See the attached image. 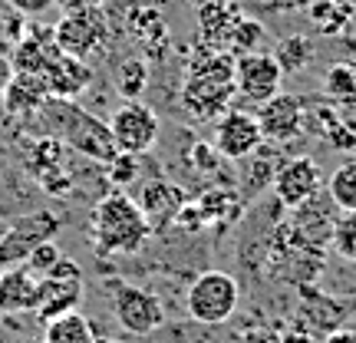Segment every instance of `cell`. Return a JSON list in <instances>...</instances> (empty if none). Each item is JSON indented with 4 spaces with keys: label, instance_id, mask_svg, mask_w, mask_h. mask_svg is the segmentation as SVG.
Returning a JSON list of instances; mask_svg holds the SVG:
<instances>
[{
    "label": "cell",
    "instance_id": "obj_1",
    "mask_svg": "<svg viewBox=\"0 0 356 343\" xmlns=\"http://www.w3.org/2000/svg\"><path fill=\"white\" fill-rule=\"evenodd\" d=\"M234 96V56L228 50L198 47L195 60L188 63V77L181 83L185 113L198 122H211L225 109H231Z\"/></svg>",
    "mask_w": 356,
    "mask_h": 343
},
{
    "label": "cell",
    "instance_id": "obj_2",
    "mask_svg": "<svg viewBox=\"0 0 356 343\" xmlns=\"http://www.w3.org/2000/svg\"><path fill=\"white\" fill-rule=\"evenodd\" d=\"M89 234L99 257H126L139 255L152 238V228L136 198H129L126 191H109L89 215Z\"/></svg>",
    "mask_w": 356,
    "mask_h": 343
},
{
    "label": "cell",
    "instance_id": "obj_3",
    "mask_svg": "<svg viewBox=\"0 0 356 343\" xmlns=\"http://www.w3.org/2000/svg\"><path fill=\"white\" fill-rule=\"evenodd\" d=\"M40 126L43 136L56 139L63 149H73L83 159L92 162H113L115 145L109 139V126L99 122L92 113H86L83 106H76V99H56L47 96V102L40 106Z\"/></svg>",
    "mask_w": 356,
    "mask_h": 343
},
{
    "label": "cell",
    "instance_id": "obj_4",
    "mask_svg": "<svg viewBox=\"0 0 356 343\" xmlns=\"http://www.w3.org/2000/svg\"><path fill=\"white\" fill-rule=\"evenodd\" d=\"M241 304V284L225 274V271H204L188 284L185 291V310L188 320L202 324V327H218L228 324L238 314Z\"/></svg>",
    "mask_w": 356,
    "mask_h": 343
},
{
    "label": "cell",
    "instance_id": "obj_5",
    "mask_svg": "<svg viewBox=\"0 0 356 343\" xmlns=\"http://www.w3.org/2000/svg\"><path fill=\"white\" fill-rule=\"evenodd\" d=\"M109 304H113L119 327L132 337H152L168 320L162 297L149 287H142V284H126V280L109 284Z\"/></svg>",
    "mask_w": 356,
    "mask_h": 343
},
{
    "label": "cell",
    "instance_id": "obj_6",
    "mask_svg": "<svg viewBox=\"0 0 356 343\" xmlns=\"http://www.w3.org/2000/svg\"><path fill=\"white\" fill-rule=\"evenodd\" d=\"M106 126H109V139H113L115 152H126V155L152 152L155 142L162 139L159 115H155L152 106H145L142 99H126Z\"/></svg>",
    "mask_w": 356,
    "mask_h": 343
},
{
    "label": "cell",
    "instance_id": "obj_7",
    "mask_svg": "<svg viewBox=\"0 0 356 343\" xmlns=\"http://www.w3.org/2000/svg\"><path fill=\"white\" fill-rule=\"evenodd\" d=\"M53 43L70 56L89 60L109 47V17L102 7L96 10H79V13H63L53 24Z\"/></svg>",
    "mask_w": 356,
    "mask_h": 343
},
{
    "label": "cell",
    "instance_id": "obj_8",
    "mask_svg": "<svg viewBox=\"0 0 356 343\" xmlns=\"http://www.w3.org/2000/svg\"><path fill=\"white\" fill-rule=\"evenodd\" d=\"M79 301H83V267L70 257H60L56 264L40 278V291H37V310L33 317L40 324L60 317V314H70V310H79Z\"/></svg>",
    "mask_w": 356,
    "mask_h": 343
},
{
    "label": "cell",
    "instance_id": "obj_9",
    "mask_svg": "<svg viewBox=\"0 0 356 343\" xmlns=\"http://www.w3.org/2000/svg\"><path fill=\"white\" fill-rule=\"evenodd\" d=\"M60 231V218L53 212H24L20 218H13L10 228L0 234V267L24 264L26 255L43 241H53Z\"/></svg>",
    "mask_w": 356,
    "mask_h": 343
},
{
    "label": "cell",
    "instance_id": "obj_10",
    "mask_svg": "<svg viewBox=\"0 0 356 343\" xmlns=\"http://www.w3.org/2000/svg\"><path fill=\"white\" fill-rule=\"evenodd\" d=\"M280 86H284V73H280L274 53L257 50V53L234 56V93L241 99L261 106L270 96H277Z\"/></svg>",
    "mask_w": 356,
    "mask_h": 343
},
{
    "label": "cell",
    "instance_id": "obj_11",
    "mask_svg": "<svg viewBox=\"0 0 356 343\" xmlns=\"http://www.w3.org/2000/svg\"><path fill=\"white\" fill-rule=\"evenodd\" d=\"M264 142L261 126H257L254 113H244V109H225L215 122V136L211 145L225 162H241L244 155H251Z\"/></svg>",
    "mask_w": 356,
    "mask_h": 343
},
{
    "label": "cell",
    "instance_id": "obj_12",
    "mask_svg": "<svg viewBox=\"0 0 356 343\" xmlns=\"http://www.w3.org/2000/svg\"><path fill=\"white\" fill-rule=\"evenodd\" d=\"M257 126H261V136L264 142H274V145H287L297 136H304L307 119H304V99L300 96H287V93H277L267 102L257 106Z\"/></svg>",
    "mask_w": 356,
    "mask_h": 343
},
{
    "label": "cell",
    "instance_id": "obj_13",
    "mask_svg": "<svg viewBox=\"0 0 356 343\" xmlns=\"http://www.w3.org/2000/svg\"><path fill=\"white\" fill-rule=\"evenodd\" d=\"M320 185H323V175H320V166L310 155H291V159H284L274 182H270L280 208H300L307 198L317 195Z\"/></svg>",
    "mask_w": 356,
    "mask_h": 343
},
{
    "label": "cell",
    "instance_id": "obj_14",
    "mask_svg": "<svg viewBox=\"0 0 356 343\" xmlns=\"http://www.w3.org/2000/svg\"><path fill=\"white\" fill-rule=\"evenodd\" d=\"M40 278L24 264L0 267V317H30L37 310Z\"/></svg>",
    "mask_w": 356,
    "mask_h": 343
},
{
    "label": "cell",
    "instance_id": "obj_15",
    "mask_svg": "<svg viewBox=\"0 0 356 343\" xmlns=\"http://www.w3.org/2000/svg\"><path fill=\"white\" fill-rule=\"evenodd\" d=\"M185 202H188L185 189H181L178 182H172V178H152V182H145L139 191V208L152 231L168 228Z\"/></svg>",
    "mask_w": 356,
    "mask_h": 343
},
{
    "label": "cell",
    "instance_id": "obj_16",
    "mask_svg": "<svg viewBox=\"0 0 356 343\" xmlns=\"http://www.w3.org/2000/svg\"><path fill=\"white\" fill-rule=\"evenodd\" d=\"M40 77L47 83L50 96H56V99H76L79 93H86V86L92 83V70H89L86 60L56 50L50 56V63L43 66Z\"/></svg>",
    "mask_w": 356,
    "mask_h": 343
},
{
    "label": "cell",
    "instance_id": "obj_17",
    "mask_svg": "<svg viewBox=\"0 0 356 343\" xmlns=\"http://www.w3.org/2000/svg\"><path fill=\"white\" fill-rule=\"evenodd\" d=\"M244 17V7L238 0H198V47L225 50L234 24Z\"/></svg>",
    "mask_w": 356,
    "mask_h": 343
},
{
    "label": "cell",
    "instance_id": "obj_18",
    "mask_svg": "<svg viewBox=\"0 0 356 343\" xmlns=\"http://www.w3.org/2000/svg\"><path fill=\"white\" fill-rule=\"evenodd\" d=\"M280 149L274 145V142H261L254 152L251 155H244L241 162V175H238V195H241V202L248 205L251 198H257L261 191L270 189V182H274V175H277V168H280Z\"/></svg>",
    "mask_w": 356,
    "mask_h": 343
},
{
    "label": "cell",
    "instance_id": "obj_19",
    "mask_svg": "<svg viewBox=\"0 0 356 343\" xmlns=\"http://www.w3.org/2000/svg\"><path fill=\"white\" fill-rule=\"evenodd\" d=\"M56 50H60V47L53 43V26L33 24L24 37L17 40V47H13V53H10L13 73H33V77H40L43 66L50 63V56Z\"/></svg>",
    "mask_w": 356,
    "mask_h": 343
},
{
    "label": "cell",
    "instance_id": "obj_20",
    "mask_svg": "<svg viewBox=\"0 0 356 343\" xmlns=\"http://www.w3.org/2000/svg\"><path fill=\"white\" fill-rule=\"evenodd\" d=\"M47 83L43 77H33V73H13L7 89L0 93L3 99V113L13 115V119H30V115L40 113V106L47 102Z\"/></svg>",
    "mask_w": 356,
    "mask_h": 343
},
{
    "label": "cell",
    "instance_id": "obj_21",
    "mask_svg": "<svg viewBox=\"0 0 356 343\" xmlns=\"http://www.w3.org/2000/svg\"><path fill=\"white\" fill-rule=\"evenodd\" d=\"M129 30L136 33L142 50L149 53V60H162V50H168V26H165V17L155 7L145 3V7L129 13Z\"/></svg>",
    "mask_w": 356,
    "mask_h": 343
},
{
    "label": "cell",
    "instance_id": "obj_22",
    "mask_svg": "<svg viewBox=\"0 0 356 343\" xmlns=\"http://www.w3.org/2000/svg\"><path fill=\"white\" fill-rule=\"evenodd\" d=\"M195 205H198V212H202L204 218V228H211V225H228V221H234V218L244 212V202L241 195H238V189H231V185H208V189L195 198Z\"/></svg>",
    "mask_w": 356,
    "mask_h": 343
},
{
    "label": "cell",
    "instance_id": "obj_23",
    "mask_svg": "<svg viewBox=\"0 0 356 343\" xmlns=\"http://www.w3.org/2000/svg\"><path fill=\"white\" fill-rule=\"evenodd\" d=\"M40 343H96V330L83 310H70L43 324V340Z\"/></svg>",
    "mask_w": 356,
    "mask_h": 343
},
{
    "label": "cell",
    "instance_id": "obj_24",
    "mask_svg": "<svg viewBox=\"0 0 356 343\" xmlns=\"http://www.w3.org/2000/svg\"><path fill=\"white\" fill-rule=\"evenodd\" d=\"M307 20L314 24L317 33H340L343 26H350L353 20V3L350 0H314V3H307Z\"/></svg>",
    "mask_w": 356,
    "mask_h": 343
},
{
    "label": "cell",
    "instance_id": "obj_25",
    "mask_svg": "<svg viewBox=\"0 0 356 343\" xmlns=\"http://www.w3.org/2000/svg\"><path fill=\"white\" fill-rule=\"evenodd\" d=\"M323 96L333 106H356V66L333 63L323 73Z\"/></svg>",
    "mask_w": 356,
    "mask_h": 343
},
{
    "label": "cell",
    "instance_id": "obj_26",
    "mask_svg": "<svg viewBox=\"0 0 356 343\" xmlns=\"http://www.w3.org/2000/svg\"><path fill=\"white\" fill-rule=\"evenodd\" d=\"M149 86V63L142 56H129L115 70V93L126 99H142V93Z\"/></svg>",
    "mask_w": 356,
    "mask_h": 343
},
{
    "label": "cell",
    "instance_id": "obj_27",
    "mask_svg": "<svg viewBox=\"0 0 356 343\" xmlns=\"http://www.w3.org/2000/svg\"><path fill=\"white\" fill-rule=\"evenodd\" d=\"M274 60H277L284 77H293V73H300V70L314 60V43H310L307 37H300V33L284 37L277 43V50H274Z\"/></svg>",
    "mask_w": 356,
    "mask_h": 343
},
{
    "label": "cell",
    "instance_id": "obj_28",
    "mask_svg": "<svg viewBox=\"0 0 356 343\" xmlns=\"http://www.w3.org/2000/svg\"><path fill=\"white\" fill-rule=\"evenodd\" d=\"M327 195L340 212H356V159L333 168V175L327 178Z\"/></svg>",
    "mask_w": 356,
    "mask_h": 343
},
{
    "label": "cell",
    "instance_id": "obj_29",
    "mask_svg": "<svg viewBox=\"0 0 356 343\" xmlns=\"http://www.w3.org/2000/svg\"><path fill=\"white\" fill-rule=\"evenodd\" d=\"M267 30L261 20H254V17H241L238 24H234V30H231L228 37V47L225 50L231 53V56H244V53H257L261 50V43H264Z\"/></svg>",
    "mask_w": 356,
    "mask_h": 343
},
{
    "label": "cell",
    "instance_id": "obj_30",
    "mask_svg": "<svg viewBox=\"0 0 356 343\" xmlns=\"http://www.w3.org/2000/svg\"><path fill=\"white\" fill-rule=\"evenodd\" d=\"M330 244H333V251H337L340 257L356 261V212H343V215L333 221Z\"/></svg>",
    "mask_w": 356,
    "mask_h": 343
},
{
    "label": "cell",
    "instance_id": "obj_31",
    "mask_svg": "<svg viewBox=\"0 0 356 343\" xmlns=\"http://www.w3.org/2000/svg\"><path fill=\"white\" fill-rule=\"evenodd\" d=\"M188 159H191V168H195L198 175H204V178L218 175V166L225 162V159L215 152V145H211V142H191Z\"/></svg>",
    "mask_w": 356,
    "mask_h": 343
},
{
    "label": "cell",
    "instance_id": "obj_32",
    "mask_svg": "<svg viewBox=\"0 0 356 343\" xmlns=\"http://www.w3.org/2000/svg\"><path fill=\"white\" fill-rule=\"evenodd\" d=\"M63 257V251H60V244L56 241H43V244H37L30 255H26V261H24V267H30L37 278H43L47 271H50L56 261Z\"/></svg>",
    "mask_w": 356,
    "mask_h": 343
},
{
    "label": "cell",
    "instance_id": "obj_33",
    "mask_svg": "<svg viewBox=\"0 0 356 343\" xmlns=\"http://www.w3.org/2000/svg\"><path fill=\"white\" fill-rule=\"evenodd\" d=\"M139 159L142 155L115 152L113 162H106L109 166V182L113 185H136V178H139Z\"/></svg>",
    "mask_w": 356,
    "mask_h": 343
},
{
    "label": "cell",
    "instance_id": "obj_34",
    "mask_svg": "<svg viewBox=\"0 0 356 343\" xmlns=\"http://www.w3.org/2000/svg\"><path fill=\"white\" fill-rule=\"evenodd\" d=\"M323 139L330 142L333 149H340V152H350V149H356V129L346 126L343 119H337L327 132H323Z\"/></svg>",
    "mask_w": 356,
    "mask_h": 343
},
{
    "label": "cell",
    "instance_id": "obj_35",
    "mask_svg": "<svg viewBox=\"0 0 356 343\" xmlns=\"http://www.w3.org/2000/svg\"><path fill=\"white\" fill-rule=\"evenodd\" d=\"M172 225H175V228H181V231H204V218H202V212H198V205L185 202Z\"/></svg>",
    "mask_w": 356,
    "mask_h": 343
},
{
    "label": "cell",
    "instance_id": "obj_36",
    "mask_svg": "<svg viewBox=\"0 0 356 343\" xmlns=\"http://www.w3.org/2000/svg\"><path fill=\"white\" fill-rule=\"evenodd\" d=\"M10 10H17L20 17H43L47 10L56 7V0H3Z\"/></svg>",
    "mask_w": 356,
    "mask_h": 343
},
{
    "label": "cell",
    "instance_id": "obj_37",
    "mask_svg": "<svg viewBox=\"0 0 356 343\" xmlns=\"http://www.w3.org/2000/svg\"><path fill=\"white\" fill-rule=\"evenodd\" d=\"M307 3H314V0H248V7H254V10H297Z\"/></svg>",
    "mask_w": 356,
    "mask_h": 343
},
{
    "label": "cell",
    "instance_id": "obj_38",
    "mask_svg": "<svg viewBox=\"0 0 356 343\" xmlns=\"http://www.w3.org/2000/svg\"><path fill=\"white\" fill-rule=\"evenodd\" d=\"M106 0H56L60 13H79V10H96Z\"/></svg>",
    "mask_w": 356,
    "mask_h": 343
},
{
    "label": "cell",
    "instance_id": "obj_39",
    "mask_svg": "<svg viewBox=\"0 0 356 343\" xmlns=\"http://www.w3.org/2000/svg\"><path fill=\"white\" fill-rule=\"evenodd\" d=\"M13 77V66H10V53L3 50V43H0V93L7 89V83H10Z\"/></svg>",
    "mask_w": 356,
    "mask_h": 343
},
{
    "label": "cell",
    "instance_id": "obj_40",
    "mask_svg": "<svg viewBox=\"0 0 356 343\" xmlns=\"http://www.w3.org/2000/svg\"><path fill=\"white\" fill-rule=\"evenodd\" d=\"M323 343H356V333L353 330H333Z\"/></svg>",
    "mask_w": 356,
    "mask_h": 343
},
{
    "label": "cell",
    "instance_id": "obj_41",
    "mask_svg": "<svg viewBox=\"0 0 356 343\" xmlns=\"http://www.w3.org/2000/svg\"><path fill=\"white\" fill-rule=\"evenodd\" d=\"M96 343H109V340H96Z\"/></svg>",
    "mask_w": 356,
    "mask_h": 343
},
{
    "label": "cell",
    "instance_id": "obj_42",
    "mask_svg": "<svg viewBox=\"0 0 356 343\" xmlns=\"http://www.w3.org/2000/svg\"><path fill=\"white\" fill-rule=\"evenodd\" d=\"M30 343H33V340H30Z\"/></svg>",
    "mask_w": 356,
    "mask_h": 343
},
{
    "label": "cell",
    "instance_id": "obj_43",
    "mask_svg": "<svg viewBox=\"0 0 356 343\" xmlns=\"http://www.w3.org/2000/svg\"><path fill=\"white\" fill-rule=\"evenodd\" d=\"M0 320H3V317H0Z\"/></svg>",
    "mask_w": 356,
    "mask_h": 343
}]
</instances>
